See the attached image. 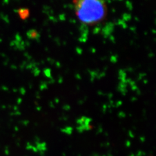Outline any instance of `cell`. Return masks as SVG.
<instances>
[{
	"mask_svg": "<svg viewBox=\"0 0 156 156\" xmlns=\"http://www.w3.org/2000/svg\"><path fill=\"white\" fill-rule=\"evenodd\" d=\"M73 11L79 22L93 27L104 22L108 16L106 0H72Z\"/></svg>",
	"mask_w": 156,
	"mask_h": 156,
	"instance_id": "6da1fadb",
	"label": "cell"
}]
</instances>
